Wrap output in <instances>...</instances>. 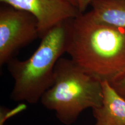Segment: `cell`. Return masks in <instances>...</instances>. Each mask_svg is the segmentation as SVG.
<instances>
[{
	"label": "cell",
	"instance_id": "obj_6",
	"mask_svg": "<svg viewBox=\"0 0 125 125\" xmlns=\"http://www.w3.org/2000/svg\"><path fill=\"white\" fill-rule=\"evenodd\" d=\"M102 85V104L92 109L96 123L101 125H125V100L108 82L103 81Z\"/></svg>",
	"mask_w": 125,
	"mask_h": 125
},
{
	"label": "cell",
	"instance_id": "obj_9",
	"mask_svg": "<svg viewBox=\"0 0 125 125\" xmlns=\"http://www.w3.org/2000/svg\"><path fill=\"white\" fill-rule=\"evenodd\" d=\"M75 7L79 9V10L83 13L87 7L89 6L90 0H70Z\"/></svg>",
	"mask_w": 125,
	"mask_h": 125
},
{
	"label": "cell",
	"instance_id": "obj_5",
	"mask_svg": "<svg viewBox=\"0 0 125 125\" xmlns=\"http://www.w3.org/2000/svg\"><path fill=\"white\" fill-rule=\"evenodd\" d=\"M3 4L31 13L38 21L41 38L57 25L82 13L70 0H0Z\"/></svg>",
	"mask_w": 125,
	"mask_h": 125
},
{
	"label": "cell",
	"instance_id": "obj_11",
	"mask_svg": "<svg viewBox=\"0 0 125 125\" xmlns=\"http://www.w3.org/2000/svg\"><path fill=\"white\" fill-rule=\"evenodd\" d=\"M90 1H92V0H90Z\"/></svg>",
	"mask_w": 125,
	"mask_h": 125
},
{
	"label": "cell",
	"instance_id": "obj_8",
	"mask_svg": "<svg viewBox=\"0 0 125 125\" xmlns=\"http://www.w3.org/2000/svg\"><path fill=\"white\" fill-rule=\"evenodd\" d=\"M109 83L116 93L125 100V70Z\"/></svg>",
	"mask_w": 125,
	"mask_h": 125
},
{
	"label": "cell",
	"instance_id": "obj_10",
	"mask_svg": "<svg viewBox=\"0 0 125 125\" xmlns=\"http://www.w3.org/2000/svg\"><path fill=\"white\" fill-rule=\"evenodd\" d=\"M94 125H101L98 124V123H95V124Z\"/></svg>",
	"mask_w": 125,
	"mask_h": 125
},
{
	"label": "cell",
	"instance_id": "obj_1",
	"mask_svg": "<svg viewBox=\"0 0 125 125\" xmlns=\"http://www.w3.org/2000/svg\"><path fill=\"white\" fill-rule=\"evenodd\" d=\"M66 24L65 53L79 68L108 82L125 70V29L98 21L90 11Z\"/></svg>",
	"mask_w": 125,
	"mask_h": 125
},
{
	"label": "cell",
	"instance_id": "obj_7",
	"mask_svg": "<svg viewBox=\"0 0 125 125\" xmlns=\"http://www.w3.org/2000/svg\"><path fill=\"white\" fill-rule=\"evenodd\" d=\"M89 5L98 21L125 29V0H92Z\"/></svg>",
	"mask_w": 125,
	"mask_h": 125
},
{
	"label": "cell",
	"instance_id": "obj_4",
	"mask_svg": "<svg viewBox=\"0 0 125 125\" xmlns=\"http://www.w3.org/2000/svg\"><path fill=\"white\" fill-rule=\"evenodd\" d=\"M39 37L38 21L29 12L3 4L0 8V64Z\"/></svg>",
	"mask_w": 125,
	"mask_h": 125
},
{
	"label": "cell",
	"instance_id": "obj_2",
	"mask_svg": "<svg viewBox=\"0 0 125 125\" xmlns=\"http://www.w3.org/2000/svg\"><path fill=\"white\" fill-rule=\"evenodd\" d=\"M103 99L102 81L84 71L70 59L56 63L53 83L41 102L55 112L61 123L71 125L88 108L100 107Z\"/></svg>",
	"mask_w": 125,
	"mask_h": 125
},
{
	"label": "cell",
	"instance_id": "obj_3",
	"mask_svg": "<svg viewBox=\"0 0 125 125\" xmlns=\"http://www.w3.org/2000/svg\"><path fill=\"white\" fill-rule=\"evenodd\" d=\"M66 21L51 30L29 59H12L8 68L14 81L10 97L14 101L36 104L53 81L56 64L66 51Z\"/></svg>",
	"mask_w": 125,
	"mask_h": 125
}]
</instances>
